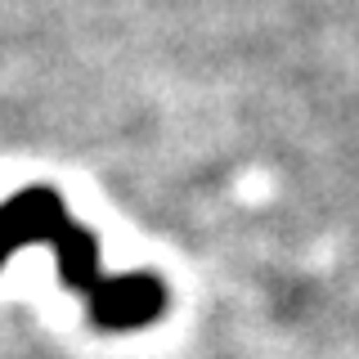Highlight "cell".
I'll use <instances>...</instances> for the list:
<instances>
[{
  "mask_svg": "<svg viewBox=\"0 0 359 359\" xmlns=\"http://www.w3.org/2000/svg\"><path fill=\"white\" fill-rule=\"evenodd\" d=\"M90 310L104 328H135L149 323L162 310V283L149 274H126V278H108L90 292Z\"/></svg>",
  "mask_w": 359,
  "mask_h": 359,
  "instance_id": "obj_1",
  "label": "cell"
},
{
  "mask_svg": "<svg viewBox=\"0 0 359 359\" xmlns=\"http://www.w3.org/2000/svg\"><path fill=\"white\" fill-rule=\"evenodd\" d=\"M59 247V274L67 287L76 292H95L99 287V252H95V238H90L86 229H76V224H67V229L54 238Z\"/></svg>",
  "mask_w": 359,
  "mask_h": 359,
  "instance_id": "obj_3",
  "label": "cell"
},
{
  "mask_svg": "<svg viewBox=\"0 0 359 359\" xmlns=\"http://www.w3.org/2000/svg\"><path fill=\"white\" fill-rule=\"evenodd\" d=\"M0 216H5L14 243H54L67 229L63 207L50 189H27V194L9 198L5 207H0Z\"/></svg>",
  "mask_w": 359,
  "mask_h": 359,
  "instance_id": "obj_2",
  "label": "cell"
},
{
  "mask_svg": "<svg viewBox=\"0 0 359 359\" xmlns=\"http://www.w3.org/2000/svg\"><path fill=\"white\" fill-rule=\"evenodd\" d=\"M14 247H18V243H14V233H9V224H5V216H0V265H5V256L14 252Z\"/></svg>",
  "mask_w": 359,
  "mask_h": 359,
  "instance_id": "obj_4",
  "label": "cell"
}]
</instances>
